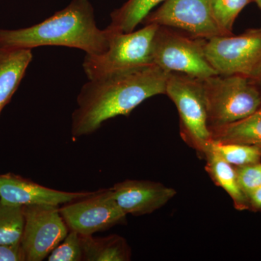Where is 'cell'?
<instances>
[{"mask_svg":"<svg viewBox=\"0 0 261 261\" xmlns=\"http://www.w3.org/2000/svg\"><path fill=\"white\" fill-rule=\"evenodd\" d=\"M168 75L153 64L89 80L81 89L78 108L72 115L73 138L94 133L114 117L129 116L149 97L166 94Z\"/></svg>","mask_w":261,"mask_h":261,"instance_id":"cell-1","label":"cell"},{"mask_svg":"<svg viewBox=\"0 0 261 261\" xmlns=\"http://www.w3.org/2000/svg\"><path fill=\"white\" fill-rule=\"evenodd\" d=\"M113 31L98 29L89 0H73L66 8L29 28L0 29V49H29L42 46L76 48L88 55L107 51Z\"/></svg>","mask_w":261,"mask_h":261,"instance_id":"cell-2","label":"cell"},{"mask_svg":"<svg viewBox=\"0 0 261 261\" xmlns=\"http://www.w3.org/2000/svg\"><path fill=\"white\" fill-rule=\"evenodd\" d=\"M202 84L210 128L241 121L261 107L256 84L247 77L216 74Z\"/></svg>","mask_w":261,"mask_h":261,"instance_id":"cell-3","label":"cell"},{"mask_svg":"<svg viewBox=\"0 0 261 261\" xmlns=\"http://www.w3.org/2000/svg\"><path fill=\"white\" fill-rule=\"evenodd\" d=\"M159 27L147 24L140 30L128 33L108 27L113 33L107 51L100 55L86 54L84 58L83 68L88 80L153 65L154 39Z\"/></svg>","mask_w":261,"mask_h":261,"instance_id":"cell-4","label":"cell"},{"mask_svg":"<svg viewBox=\"0 0 261 261\" xmlns=\"http://www.w3.org/2000/svg\"><path fill=\"white\" fill-rule=\"evenodd\" d=\"M166 94L177 108L181 137L202 153L212 141L202 80L168 73Z\"/></svg>","mask_w":261,"mask_h":261,"instance_id":"cell-5","label":"cell"},{"mask_svg":"<svg viewBox=\"0 0 261 261\" xmlns=\"http://www.w3.org/2000/svg\"><path fill=\"white\" fill-rule=\"evenodd\" d=\"M204 44L205 39L159 25L154 39V64L167 73H182L201 80L219 74L206 58Z\"/></svg>","mask_w":261,"mask_h":261,"instance_id":"cell-6","label":"cell"},{"mask_svg":"<svg viewBox=\"0 0 261 261\" xmlns=\"http://www.w3.org/2000/svg\"><path fill=\"white\" fill-rule=\"evenodd\" d=\"M204 49L219 74L243 75L254 81L261 75V28L205 39Z\"/></svg>","mask_w":261,"mask_h":261,"instance_id":"cell-7","label":"cell"},{"mask_svg":"<svg viewBox=\"0 0 261 261\" xmlns=\"http://www.w3.org/2000/svg\"><path fill=\"white\" fill-rule=\"evenodd\" d=\"M25 225L20 246L28 261H42L63 241L68 226L58 206H23Z\"/></svg>","mask_w":261,"mask_h":261,"instance_id":"cell-8","label":"cell"},{"mask_svg":"<svg viewBox=\"0 0 261 261\" xmlns=\"http://www.w3.org/2000/svg\"><path fill=\"white\" fill-rule=\"evenodd\" d=\"M59 211L68 227L81 235H92L123 224L126 217L111 189L98 190L82 200L65 204Z\"/></svg>","mask_w":261,"mask_h":261,"instance_id":"cell-9","label":"cell"},{"mask_svg":"<svg viewBox=\"0 0 261 261\" xmlns=\"http://www.w3.org/2000/svg\"><path fill=\"white\" fill-rule=\"evenodd\" d=\"M142 23L179 29L198 39L222 36L213 18L211 0H165Z\"/></svg>","mask_w":261,"mask_h":261,"instance_id":"cell-10","label":"cell"},{"mask_svg":"<svg viewBox=\"0 0 261 261\" xmlns=\"http://www.w3.org/2000/svg\"><path fill=\"white\" fill-rule=\"evenodd\" d=\"M94 193L60 191L11 173L0 174V202L6 205L59 206L82 200Z\"/></svg>","mask_w":261,"mask_h":261,"instance_id":"cell-11","label":"cell"},{"mask_svg":"<svg viewBox=\"0 0 261 261\" xmlns=\"http://www.w3.org/2000/svg\"><path fill=\"white\" fill-rule=\"evenodd\" d=\"M115 200L125 214L142 216L152 214L171 200L176 192L162 184L126 180L111 188Z\"/></svg>","mask_w":261,"mask_h":261,"instance_id":"cell-12","label":"cell"},{"mask_svg":"<svg viewBox=\"0 0 261 261\" xmlns=\"http://www.w3.org/2000/svg\"><path fill=\"white\" fill-rule=\"evenodd\" d=\"M32 58V49H0V114L18 89Z\"/></svg>","mask_w":261,"mask_h":261,"instance_id":"cell-13","label":"cell"},{"mask_svg":"<svg viewBox=\"0 0 261 261\" xmlns=\"http://www.w3.org/2000/svg\"><path fill=\"white\" fill-rule=\"evenodd\" d=\"M206 161V171L215 184L221 187L229 195L233 205L239 211L248 209V198L239 185L235 167L211 148L210 144L202 152Z\"/></svg>","mask_w":261,"mask_h":261,"instance_id":"cell-14","label":"cell"},{"mask_svg":"<svg viewBox=\"0 0 261 261\" xmlns=\"http://www.w3.org/2000/svg\"><path fill=\"white\" fill-rule=\"evenodd\" d=\"M210 130L215 142L243 144L261 148V107L245 119Z\"/></svg>","mask_w":261,"mask_h":261,"instance_id":"cell-15","label":"cell"},{"mask_svg":"<svg viewBox=\"0 0 261 261\" xmlns=\"http://www.w3.org/2000/svg\"><path fill=\"white\" fill-rule=\"evenodd\" d=\"M81 235V234H80ZM83 260H129L130 251L126 240L118 235L106 238H94L92 235H81Z\"/></svg>","mask_w":261,"mask_h":261,"instance_id":"cell-16","label":"cell"},{"mask_svg":"<svg viewBox=\"0 0 261 261\" xmlns=\"http://www.w3.org/2000/svg\"><path fill=\"white\" fill-rule=\"evenodd\" d=\"M164 1L165 0H128L121 8L111 13V23L108 27L117 32H133L139 24L143 22L153 8Z\"/></svg>","mask_w":261,"mask_h":261,"instance_id":"cell-17","label":"cell"},{"mask_svg":"<svg viewBox=\"0 0 261 261\" xmlns=\"http://www.w3.org/2000/svg\"><path fill=\"white\" fill-rule=\"evenodd\" d=\"M25 218L23 206L0 202V244L20 245L23 236Z\"/></svg>","mask_w":261,"mask_h":261,"instance_id":"cell-18","label":"cell"},{"mask_svg":"<svg viewBox=\"0 0 261 261\" xmlns=\"http://www.w3.org/2000/svg\"><path fill=\"white\" fill-rule=\"evenodd\" d=\"M211 148L233 167L260 162L261 148L238 143H221L211 141Z\"/></svg>","mask_w":261,"mask_h":261,"instance_id":"cell-19","label":"cell"},{"mask_svg":"<svg viewBox=\"0 0 261 261\" xmlns=\"http://www.w3.org/2000/svg\"><path fill=\"white\" fill-rule=\"evenodd\" d=\"M252 0H211L213 18L222 36L233 34L235 20Z\"/></svg>","mask_w":261,"mask_h":261,"instance_id":"cell-20","label":"cell"},{"mask_svg":"<svg viewBox=\"0 0 261 261\" xmlns=\"http://www.w3.org/2000/svg\"><path fill=\"white\" fill-rule=\"evenodd\" d=\"M49 261L83 260L81 235L70 230L64 240L48 255Z\"/></svg>","mask_w":261,"mask_h":261,"instance_id":"cell-21","label":"cell"},{"mask_svg":"<svg viewBox=\"0 0 261 261\" xmlns=\"http://www.w3.org/2000/svg\"><path fill=\"white\" fill-rule=\"evenodd\" d=\"M235 170L240 188L247 197L261 187L260 162L235 167Z\"/></svg>","mask_w":261,"mask_h":261,"instance_id":"cell-22","label":"cell"},{"mask_svg":"<svg viewBox=\"0 0 261 261\" xmlns=\"http://www.w3.org/2000/svg\"><path fill=\"white\" fill-rule=\"evenodd\" d=\"M25 255L20 245H5L0 244V261H23Z\"/></svg>","mask_w":261,"mask_h":261,"instance_id":"cell-23","label":"cell"},{"mask_svg":"<svg viewBox=\"0 0 261 261\" xmlns=\"http://www.w3.org/2000/svg\"><path fill=\"white\" fill-rule=\"evenodd\" d=\"M247 198L250 207L255 210H261V187L251 192Z\"/></svg>","mask_w":261,"mask_h":261,"instance_id":"cell-24","label":"cell"},{"mask_svg":"<svg viewBox=\"0 0 261 261\" xmlns=\"http://www.w3.org/2000/svg\"><path fill=\"white\" fill-rule=\"evenodd\" d=\"M255 84H256V86L257 89H258L259 92H260V96H261V75L257 79V80L255 81Z\"/></svg>","mask_w":261,"mask_h":261,"instance_id":"cell-25","label":"cell"},{"mask_svg":"<svg viewBox=\"0 0 261 261\" xmlns=\"http://www.w3.org/2000/svg\"><path fill=\"white\" fill-rule=\"evenodd\" d=\"M253 2L256 3L257 6H258V8H260L261 10V0H254Z\"/></svg>","mask_w":261,"mask_h":261,"instance_id":"cell-26","label":"cell"},{"mask_svg":"<svg viewBox=\"0 0 261 261\" xmlns=\"http://www.w3.org/2000/svg\"><path fill=\"white\" fill-rule=\"evenodd\" d=\"M252 1H254V0H252Z\"/></svg>","mask_w":261,"mask_h":261,"instance_id":"cell-27","label":"cell"}]
</instances>
